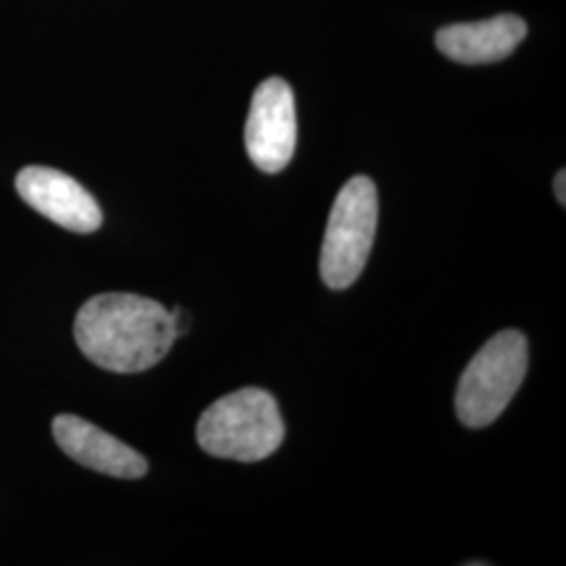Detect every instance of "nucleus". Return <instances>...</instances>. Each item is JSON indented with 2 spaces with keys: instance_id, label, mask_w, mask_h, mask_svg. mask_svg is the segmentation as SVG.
Masks as SVG:
<instances>
[{
  "instance_id": "nucleus-2",
  "label": "nucleus",
  "mask_w": 566,
  "mask_h": 566,
  "mask_svg": "<svg viewBox=\"0 0 566 566\" xmlns=\"http://www.w3.org/2000/svg\"><path fill=\"white\" fill-rule=\"evenodd\" d=\"M196 434L206 453L252 464L263 462L280 449L285 426L273 395L248 386L210 405Z\"/></svg>"
},
{
  "instance_id": "nucleus-9",
  "label": "nucleus",
  "mask_w": 566,
  "mask_h": 566,
  "mask_svg": "<svg viewBox=\"0 0 566 566\" xmlns=\"http://www.w3.org/2000/svg\"><path fill=\"white\" fill-rule=\"evenodd\" d=\"M170 319H172V327H175L177 338H181L182 334L189 332V313L181 308V306H175L170 311Z\"/></svg>"
},
{
  "instance_id": "nucleus-3",
  "label": "nucleus",
  "mask_w": 566,
  "mask_h": 566,
  "mask_svg": "<svg viewBox=\"0 0 566 566\" xmlns=\"http://www.w3.org/2000/svg\"><path fill=\"white\" fill-rule=\"evenodd\" d=\"M528 365L526 338L516 329L493 336L472 357L455 392V413L468 428L493 424L523 385Z\"/></svg>"
},
{
  "instance_id": "nucleus-8",
  "label": "nucleus",
  "mask_w": 566,
  "mask_h": 566,
  "mask_svg": "<svg viewBox=\"0 0 566 566\" xmlns=\"http://www.w3.org/2000/svg\"><path fill=\"white\" fill-rule=\"evenodd\" d=\"M525 36V20L506 13L491 20L447 25L437 32V46L449 60L474 65L506 60Z\"/></svg>"
},
{
  "instance_id": "nucleus-1",
  "label": "nucleus",
  "mask_w": 566,
  "mask_h": 566,
  "mask_svg": "<svg viewBox=\"0 0 566 566\" xmlns=\"http://www.w3.org/2000/svg\"><path fill=\"white\" fill-rule=\"evenodd\" d=\"M74 338L88 361L116 374H139L163 361L177 334L163 304L109 292L82 304Z\"/></svg>"
},
{
  "instance_id": "nucleus-4",
  "label": "nucleus",
  "mask_w": 566,
  "mask_h": 566,
  "mask_svg": "<svg viewBox=\"0 0 566 566\" xmlns=\"http://www.w3.org/2000/svg\"><path fill=\"white\" fill-rule=\"evenodd\" d=\"M378 227V191L367 177H353L332 206L322 245V280L346 290L364 273Z\"/></svg>"
},
{
  "instance_id": "nucleus-5",
  "label": "nucleus",
  "mask_w": 566,
  "mask_h": 566,
  "mask_svg": "<svg viewBox=\"0 0 566 566\" xmlns=\"http://www.w3.org/2000/svg\"><path fill=\"white\" fill-rule=\"evenodd\" d=\"M243 137L250 160L263 172L275 175L290 164L296 149L298 124L294 93L287 82L269 78L259 84Z\"/></svg>"
},
{
  "instance_id": "nucleus-6",
  "label": "nucleus",
  "mask_w": 566,
  "mask_h": 566,
  "mask_svg": "<svg viewBox=\"0 0 566 566\" xmlns=\"http://www.w3.org/2000/svg\"><path fill=\"white\" fill-rule=\"evenodd\" d=\"M15 187L21 200L49 221L74 233H93L103 223L102 208L81 182L46 166L23 168Z\"/></svg>"
},
{
  "instance_id": "nucleus-10",
  "label": "nucleus",
  "mask_w": 566,
  "mask_h": 566,
  "mask_svg": "<svg viewBox=\"0 0 566 566\" xmlns=\"http://www.w3.org/2000/svg\"><path fill=\"white\" fill-rule=\"evenodd\" d=\"M566 172L560 170L554 179V193H556V200L565 206L566 203Z\"/></svg>"
},
{
  "instance_id": "nucleus-7",
  "label": "nucleus",
  "mask_w": 566,
  "mask_h": 566,
  "mask_svg": "<svg viewBox=\"0 0 566 566\" xmlns=\"http://www.w3.org/2000/svg\"><path fill=\"white\" fill-rule=\"evenodd\" d=\"M53 434L63 453L84 468L128 481L147 474V462L142 453L78 416H57L53 420Z\"/></svg>"
}]
</instances>
